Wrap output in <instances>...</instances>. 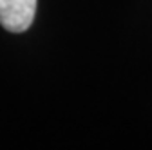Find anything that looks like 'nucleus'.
<instances>
[{
    "mask_svg": "<svg viewBox=\"0 0 152 150\" xmlns=\"http://www.w3.org/2000/svg\"><path fill=\"white\" fill-rule=\"evenodd\" d=\"M36 13V0H0V24L11 33H24L31 27Z\"/></svg>",
    "mask_w": 152,
    "mask_h": 150,
    "instance_id": "nucleus-1",
    "label": "nucleus"
}]
</instances>
